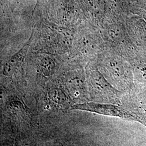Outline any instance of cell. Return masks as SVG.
Wrapping results in <instances>:
<instances>
[{
  "mask_svg": "<svg viewBox=\"0 0 146 146\" xmlns=\"http://www.w3.org/2000/svg\"><path fill=\"white\" fill-rule=\"evenodd\" d=\"M33 35V33L31 34L28 41L21 48L20 50L12 56L5 64L2 70V73L4 75L6 76H11L15 73L17 68L20 67L26 56L27 53L31 43Z\"/></svg>",
  "mask_w": 146,
  "mask_h": 146,
  "instance_id": "1",
  "label": "cell"
},
{
  "mask_svg": "<svg viewBox=\"0 0 146 146\" xmlns=\"http://www.w3.org/2000/svg\"><path fill=\"white\" fill-rule=\"evenodd\" d=\"M40 69L44 75L49 76L54 73L55 70V63L51 58H43L40 61Z\"/></svg>",
  "mask_w": 146,
  "mask_h": 146,
  "instance_id": "2",
  "label": "cell"
},
{
  "mask_svg": "<svg viewBox=\"0 0 146 146\" xmlns=\"http://www.w3.org/2000/svg\"><path fill=\"white\" fill-rule=\"evenodd\" d=\"M49 98L57 104H62L65 102L66 97L65 94L60 89H52L49 93Z\"/></svg>",
  "mask_w": 146,
  "mask_h": 146,
  "instance_id": "3",
  "label": "cell"
}]
</instances>
